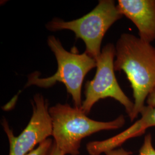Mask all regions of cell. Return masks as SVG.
Here are the masks:
<instances>
[{
    "label": "cell",
    "mask_w": 155,
    "mask_h": 155,
    "mask_svg": "<svg viewBox=\"0 0 155 155\" xmlns=\"http://www.w3.org/2000/svg\"><path fill=\"white\" fill-rule=\"evenodd\" d=\"M115 71H123L133 90V121L143 110L148 95L155 89V48L130 33H122L116 45Z\"/></svg>",
    "instance_id": "cell-1"
},
{
    "label": "cell",
    "mask_w": 155,
    "mask_h": 155,
    "mask_svg": "<svg viewBox=\"0 0 155 155\" xmlns=\"http://www.w3.org/2000/svg\"><path fill=\"white\" fill-rule=\"evenodd\" d=\"M52 121V136L56 147L65 155H79L83 139L102 130L122 127L125 119L120 115L115 120L102 122L92 120L81 108L58 103L49 109Z\"/></svg>",
    "instance_id": "cell-2"
},
{
    "label": "cell",
    "mask_w": 155,
    "mask_h": 155,
    "mask_svg": "<svg viewBox=\"0 0 155 155\" xmlns=\"http://www.w3.org/2000/svg\"><path fill=\"white\" fill-rule=\"evenodd\" d=\"M47 43L55 56L58 70L52 76L40 78L38 72H34L28 76L25 87L36 86L48 88L57 82L63 83L67 93L71 96L75 107L81 108L82 105L81 90L84 77L94 67L97 61L86 52L79 54L68 52L64 48L61 41L54 36H50Z\"/></svg>",
    "instance_id": "cell-3"
},
{
    "label": "cell",
    "mask_w": 155,
    "mask_h": 155,
    "mask_svg": "<svg viewBox=\"0 0 155 155\" xmlns=\"http://www.w3.org/2000/svg\"><path fill=\"white\" fill-rule=\"evenodd\" d=\"M114 1L100 0L93 10L81 18L69 21L55 18L46 25L50 31L70 30L82 39L89 55L97 60L101 54L102 41L109 29L122 18Z\"/></svg>",
    "instance_id": "cell-4"
},
{
    "label": "cell",
    "mask_w": 155,
    "mask_h": 155,
    "mask_svg": "<svg viewBox=\"0 0 155 155\" xmlns=\"http://www.w3.org/2000/svg\"><path fill=\"white\" fill-rule=\"evenodd\" d=\"M116 46L108 43L102 49L97 60V71L93 79L85 84V99L81 109L88 115L93 106L101 100L112 98L119 102L125 109L129 118L134 109V102L125 94L117 82L114 68Z\"/></svg>",
    "instance_id": "cell-5"
},
{
    "label": "cell",
    "mask_w": 155,
    "mask_h": 155,
    "mask_svg": "<svg viewBox=\"0 0 155 155\" xmlns=\"http://www.w3.org/2000/svg\"><path fill=\"white\" fill-rule=\"evenodd\" d=\"M32 115L27 126L18 136H15L4 118L2 125L9 143V155H27L52 136V127L49 113L48 101L41 94H35L31 101Z\"/></svg>",
    "instance_id": "cell-6"
},
{
    "label": "cell",
    "mask_w": 155,
    "mask_h": 155,
    "mask_svg": "<svg viewBox=\"0 0 155 155\" xmlns=\"http://www.w3.org/2000/svg\"><path fill=\"white\" fill-rule=\"evenodd\" d=\"M117 9L137 28L139 38L151 43L155 40V0H118Z\"/></svg>",
    "instance_id": "cell-7"
},
{
    "label": "cell",
    "mask_w": 155,
    "mask_h": 155,
    "mask_svg": "<svg viewBox=\"0 0 155 155\" xmlns=\"http://www.w3.org/2000/svg\"><path fill=\"white\" fill-rule=\"evenodd\" d=\"M140 114L141 118L121 133L109 139L87 143L86 150L89 155H101L118 148L129 139L143 135L148 128L155 127V106L145 105Z\"/></svg>",
    "instance_id": "cell-8"
},
{
    "label": "cell",
    "mask_w": 155,
    "mask_h": 155,
    "mask_svg": "<svg viewBox=\"0 0 155 155\" xmlns=\"http://www.w3.org/2000/svg\"><path fill=\"white\" fill-rule=\"evenodd\" d=\"M53 144L54 140L51 138H48L39 144L35 149L27 155H49Z\"/></svg>",
    "instance_id": "cell-9"
},
{
    "label": "cell",
    "mask_w": 155,
    "mask_h": 155,
    "mask_svg": "<svg viewBox=\"0 0 155 155\" xmlns=\"http://www.w3.org/2000/svg\"><path fill=\"white\" fill-rule=\"evenodd\" d=\"M138 155H155V149L152 144V137L148 133L144 137V142L139 150Z\"/></svg>",
    "instance_id": "cell-10"
},
{
    "label": "cell",
    "mask_w": 155,
    "mask_h": 155,
    "mask_svg": "<svg viewBox=\"0 0 155 155\" xmlns=\"http://www.w3.org/2000/svg\"><path fill=\"white\" fill-rule=\"evenodd\" d=\"M105 153L106 155H132V154L131 152L127 151L122 148L110 150L106 152Z\"/></svg>",
    "instance_id": "cell-11"
},
{
    "label": "cell",
    "mask_w": 155,
    "mask_h": 155,
    "mask_svg": "<svg viewBox=\"0 0 155 155\" xmlns=\"http://www.w3.org/2000/svg\"><path fill=\"white\" fill-rule=\"evenodd\" d=\"M147 105L155 106V89L150 93L146 100Z\"/></svg>",
    "instance_id": "cell-12"
},
{
    "label": "cell",
    "mask_w": 155,
    "mask_h": 155,
    "mask_svg": "<svg viewBox=\"0 0 155 155\" xmlns=\"http://www.w3.org/2000/svg\"><path fill=\"white\" fill-rule=\"evenodd\" d=\"M49 155H65L63 152H62L61 150H59L56 145L54 142V144L52 147L50 151Z\"/></svg>",
    "instance_id": "cell-13"
}]
</instances>
